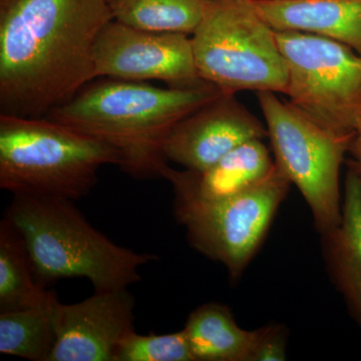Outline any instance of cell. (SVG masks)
Here are the masks:
<instances>
[{"mask_svg":"<svg viewBox=\"0 0 361 361\" xmlns=\"http://www.w3.org/2000/svg\"><path fill=\"white\" fill-rule=\"evenodd\" d=\"M348 154L351 159L346 161L348 169L353 170L361 179V120L356 127L355 135L349 146Z\"/></svg>","mask_w":361,"mask_h":361,"instance_id":"cell-21","label":"cell"},{"mask_svg":"<svg viewBox=\"0 0 361 361\" xmlns=\"http://www.w3.org/2000/svg\"><path fill=\"white\" fill-rule=\"evenodd\" d=\"M52 293L40 283L23 235L4 217L0 222V312L40 305Z\"/></svg>","mask_w":361,"mask_h":361,"instance_id":"cell-16","label":"cell"},{"mask_svg":"<svg viewBox=\"0 0 361 361\" xmlns=\"http://www.w3.org/2000/svg\"><path fill=\"white\" fill-rule=\"evenodd\" d=\"M222 94L207 82L184 87L97 78L45 118L115 149L120 168L137 179L161 177L175 126Z\"/></svg>","mask_w":361,"mask_h":361,"instance_id":"cell-2","label":"cell"},{"mask_svg":"<svg viewBox=\"0 0 361 361\" xmlns=\"http://www.w3.org/2000/svg\"><path fill=\"white\" fill-rule=\"evenodd\" d=\"M121 164L115 149L63 123L0 114V188L13 196L78 201L104 166Z\"/></svg>","mask_w":361,"mask_h":361,"instance_id":"cell-4","label":"cell"},{"mask_svg":"<svg viewBox=\"0 0 361 361\" xmlns=\"http://www.w3.org/2000/svg\"><path fill=\"white\" fill-rule=\"evenodd\" d=\"M288 334L283 325L271 323L254 330L247 361H284L287 360Z\"/></svg>","mask_w":361,"mask_h":361,"instance_id":"cell-20","label":"cell"},{"mask_svg":"<svg viewBox=\"0 0 361 361\" xmlns=\"http://www.w3.org/2000/svg\"><path fill=\"white\" fill-rule=\"evenodd\" d=\"M320 235L330 280L361 326V179L350 169L344 182L341 222Z\"/></svg>","mask_w":361,"mask_h":361,"instance_id":"cell-14","label":"cell"},{"mask_svg":"<svg viewBox=\"0 0 361 361\" xmlns=\"http://www.w3.org/2000/svg\"><path fill=\"white\" fill-rule=\"evenodd\" d=\"M56 294L25 310L0 312V353L32 361H49L56 343Z\"/></svg>","mask_w":361,"mask_h":361,"instance_id":"cell-17","label":"cell"},{"mask_svg":"<svg viewBox=\"0 0 361 361\" xmlns=\"http://www.w3.org/2000/svg\"><path fill=\"white\" fill-rule=\"evenodd\" d=\"M266 137V125L234 94L222 92L175 126L165 155L186 170L203 171L244 142Z\"/></svg>","mask_w":361,"mask_h":361,"instance_id":"cell-11","label":"cell"},{"mask_svg":"<svg viewBox=\"0 0 361 361\" xmlns=\"http://www.w3.org/2000/svg\"><path fill=\"white\" fill-rule=\"evenodd\" d=\"M290 186L275 165L264 180L230 198L174 199L175 217L195 250L224 266L230 279L238 280L262 246Z\"/></svg>","mask_w":361,"mask_h":361,"instance_id":"cell-8","label":"cell"},{"mask_svg":"<svg viewBox=\"0 0 361 361\" xmlns=\"http://www.w3.org/2000/svg\"><path fill=\"white\" fill-rule=\"evenodd\" d=\"M192 44L201 80L225 94H283L287 68L276 32L248 0H207Z\"/></svg>","mask_w":361,"mask_h":361,"instance_id":"cell-5","label":"cell"},{"mask_svg":"<svg viewBox=\"0 0 361 361\" xmlns=\"http://www.w3.org/2000/svg\"><path fill=\"white\" fill-rule=\"evenodd\" d=\"M256 94L275 165L302 195L316 230L329 231L341 220L339 173L353 135L323 129L276 92Z\"/></svg>","mask_w":361,"mask_h":361,"instance_id":"cell-6","label":"cell"},{"mask_svg":"<svg viewBox=\"0 0 361 361\" xmlns=\"http://www.w3.org/2000/svg\"><path fill=\"white\" fill-rule=\"evenodd\" d=\"M275 32L286 63L283 94L289 103L329 132L355 135L361 120V56L319 35Z\"/></svg>","mask_w":361,"mask_h":361,"instance_id":"cell-7","label":"cell"},{"mask_svg":"<svg viewBox=\"0 0 361 361\" xmlns=\"http://www.w3.org/2000/svg\"><path fill=\"white\" fill-rule=\"evenodd\" d=\"M207 0H109L114 20L158 32L193 35L203 18Z\"/></svg>","mask_w":361,"mask_h":361,"instance_id":"cell-18","label":"cell"},{"mask_svg":"<svg viewBox=\"0 0 361 361\" xmlns=\"http://www.w3.org/2000/svg\"><path fill=\"white\" fill-rule=\"evenodd\" d=\"M135 298L128 288L94 291L75 304L56 307V343L49 361H116L135 331Z\"/></svg>","mask_w":361,"mask_h":361,"instance_id":"cell-10","label":"cell"},{"mask_svg":"<svg viewBox=\"0 0 361 361\" xmlns=\"http://www.w3.org/2000/svg\"><path fill=\"white\" fill-rule=\"evenodd\" d=\"M116 361H195L184 329L163 336H140L134 331L126 337Z\"/></svg>","mask_w":361,"mask_h":361,"instance_id":"cell-19","label":"cell"},{"mask_svg":"<svg viewBox=\"0 0 361 361\" xmlns=\"http://www.w3.org/2000/svg\"><path fill=\"white\" fill-rule=\"evenodd\" d=\"M4 217L23 235L39 281L85 278L94 291L128 288L142 266L159 260L114 243L66 199L13 196Z\"/></svg>","mask_w":361,"mask_h":361,"instance_id":"cell-3","label":"cell"},{"mask_svg":"<svg viewBox=\"0 0 361 361\" xmlns=\"http://www.w3.org/2000/svg\"><path fill=\"white\" fill-rule=\"evenodd\" d=\"M109 0H0V114L44 118L97 78Z\"/></svg>","mask_w":361,"mask_h":361,"instance_id":"cell-1","label":"cell"},{"mask_svg":"<svg viewBox=\"0 0 361 361\" xmlns=\"http://www.w3.org/2000/svg\"><path fill=\"white\" fill-rule=\"evenodd\" d=\"M195 361H247L254 330L241 329L225 304H202L184 329Z\"/></svg>","mask_w":361,"mask_h":361,"instance_id":"cell-15","label":"cell"},{"mask_svg":"<svg viewBox=\"0 0 361 361\" xmlns=\"http://www.w3.org/2000/svg\"><path fill=\"white\" fill-rule=\"evenodd\" d=\"M94 61L97 78L161 80L175 87L203 82L195 63L191 35L185 33L149 32L113 20L99 32Z\"/></svg>","mask_w":361,"mask_h":361,"instance_id":"cell-9","label":"cell"},{"mask_svg":"<svg viewBox=\"0 0 361 361\" xmlns=\"http://www.w3.org/2000/svg\"><path fill=\"white\" fill-rule=\"evenodd\" d=\"M238 1H247V0H238Z\"/></svg>","mask_w":361,"mask_h":361,"instance_id":"cell-22","label":"cell"},{"mask_svg":"<svg viewBox=\"0 0 361 361\" xmlns=\"http://www.w3.org/2000/svg\"><path fill=\"white\" fill-rule=\"evenodd\" d=\"M275 30L336 40L361 56V0H248Z\"/></svg>","mask_w":361,"mask_h":361,"instance_id":"cell-13","label":"cell"},{"mask_svg":"<svg viewBox=\"0 0 361 361\" xmlns=\"http://www.w3.org/2000/svg\"><path fill=\"white\" fill-rule=\"evenodd\" d=\"M274 168L269 149L257 139L237 147L206 170H176L168 165L161 178L172 185L174 199L218 201L256 186Z\"/></svg>","mask_w":361,"mask_h":361,"instance_id":"cell-12","label":"cell"}]
</instances>
